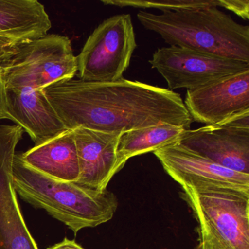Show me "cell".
I'll list each match as a JSON object with an SVG mask.
<instances>
[{
	"mask_svg": "<svg viewBox=\"0 0 249 249\" xmlns=\"http://www.w3.org/2000/svg\"><path fill=\"white\" fill-rule=\"evenodd\" d=\"M43 91L68 129L125 132L160 124L190 129L193 122L180 94L124 78L63 80Z\"/></svg>",
	"mask_w": 249,
	"mask_h": 249,
	"instance_id": "6da1fadb",
	"label": "cell"
},
{
	"mask_svg": "<svg viewBox=\"0 0 249 249\" xmlns=\"http://www.w3.org/2000/svg\"><path fill=\"white\" fill-rule=\"evenodd\" d=\"M12 183L21 199L47 211L75 234L110 221L119 205L113 192L55 180L25 164L20 153L14 155Z\"/></svg>",
	"mask_w": 249,
	"mask_h": 249,
	"instance_id": "7a4b0ae2",
	"label": "cell"
},
{
	"mask_svg": "<svg viewBox=\"0 0 249 249\" xmlns=\"http://www.w3.org/2000/svg\"><path fill=\"white\" fill-rule=\"evenodd\" d=\"M138 21L171 46L249 62V27L215 7L161 14L141 11Z\"/></svg>",
	"mask_w": 249,
	"mask_h": 249,
	"instance_id": "3957f363",
	"label": "cell"
},
{
	"mask_svg": "<svg viewBox=\"0 0 249 249\" xmlns=\"http://www.w3.org/2000/svg\"><path fill=\"white\" fill-rule=\"evenodd\" d=\"M78 61L67 36L47 34L11 45L0 59V75L6 89H36L72 79Z\"/></svg>",
	"mask_w": 249,
	"mask_h": 249,
	"instance_id": "277c9868",
	"label": "cell"
},
{
	"mask_svg": "<svg viewBox=\"0 0 249 249\" xmlns=\"http://www.w3.org/2000/svg\"><path fill=\"white\" fill-rule=\"evenodd\" d=\"M197 221L199 249H249V193L184 188Z\"/></svg>",
	"mask_w": 249,
	"mask_h": 249,
	"instance_id": "5b68a950",
	"label": "cell"
},
{
	"mask_svg": "<svg viewBox=\"0 0 249 249\" xmlns=\"http://www.w3.org/2000/svg\"><path fill=\"white\" fill-rule=\"evenodd\" d=\"M136 48L131 16L107 18L91 33L77 56L79 79L109 82L123 78Z\"/></svg>",
	"mask_w": 249,
	"mask_h": 249,
	"instance_id": "8992f818",
	"label": "cell"
},
{
	"mask_svg": "<svg viewBox=\"0 0 249 249\" xmlns=\"http://www.w3.org/2000/svg\"><path fill=\"white\" fill-rule=\"evenodd\" d=\"M149 63L173 91L195 89L249 69V62L171 46L156 51Z\"/></svg>",
	"mask_w": 249,
	"mask_h": 249,
	"instance_id": "52a82bcc",
	"label": "cell"
},
{
	"mask_svg": "<svg viewBox=\"0 0 249 249\" xmlns=\"http://www.w3.org/2000/svg\"><path fill=\"white\" fill-rule=\"evenodd\" d=\"M178 142L222 167L249 174V110L215 124L186 129Z\"/></svg>",
	"mask_w": 249,
	"mask_h": 249,
	"instance_id": "ba28073f",
	"label": "cell"
},
{
	"mask_svg": "<svg viewBox=\"0 0 249 249\" xmlns=\"http://www.w3.org/2000/svg\"><path fill=\"white\" fill-rule=\"evenodd\" d=\"M166 173L184 188H223L249 193V174L216 164L178 142L154 151Z\"/></svg>",
	"mask_w": 249,
	"mask_h": 249,
	"instance_id": "9c48e42d",
	"label": "cell"
},
{
	"mask_svg": "<svg viewBox=\"0 0 249 249\" xmlns=\"http://www.w3.org/2000/svg\"><path fill=\"white\" fill-rule=\"evenodd\" d=\"M24 130L0 125V249H39L21 213L12 183L16 148Z\"/></svg>",
	"mask_w": 249,
	"mask_h": 249,
	"instance_id": "30bf717a",
	"label": "cell"
},
{
	"mask_svg": "<svg viewBox=\"0 0 249 249\" xmlns=\"http://www.w3.org/2000/svg\"><path fill=\"white\" fill-rule=\"evenodd\" d=\"M184 105L192 122L205 126L249 110V69L187 90Z\"/></svg>",
	"mask_w": 249,
	"mask_h": 249,
	"instance_id": "8fae6325",
	"label": "cell"
},
{
	"mask_svg": "<svg viewBox=\"0 0 249 249\" xmlns=\"http://www.w3.org/2000/svg\"><path fill=\"white\" fill-rule=\"evenodd\" d=\"M78 152L80 176L76 184L105 191L117 173V149L124 132H107L84 127L72 129Z\"/></svg>",
	"mask_w": 249,
	"mask_h": 249,
	"instance_id": "7c38bea8",
	"label": "cell"
},
{
	"mask_svg": "<svg viewBox=\"0 0 249 249\" xmlns=\"http://www.w3.org/2000/svg\"><path fill=\"white\" fill-rule=\"evenodd\" d=\"M6 94L11 120L29 134L35 145L68 129L43 89H6Z\"/></svg>",
	"mask_w": 249,
	"mask_h": 249,
	"instance_id": "4fadbf2b",
	"label": "cell"
},
{
	"mask_svg": "<svg viewBox=\"0 0 249 249\" xmlns=\"http://www.w3.org/2000/svg\"><path fill=\"white\" fill-rule=\"evenodd\" d=\"M20 156L27 165L55 180L75 183L79 178V161L72 129H67L20 153Z\"/></svg>",
	"mask_w": 249,
	"mask_h": 249,
	"instance_id": "5bb4252c",
	"label": "cell"
},
{
	"mask_svg": "<svg viewBox=\"0 0 249 249\" xmlns=\"http://www.w3.org/2000/svg\"><path fill=\"white\" fill-rule=\"evenodd\" d=\"M52 21L37 0H0V39L21 43L48 34Z\"/></svg>",
	"mask_w": 249,
	"mask_h": 249,
	"instance_id": "9a60e30c",
	"label": "cell"
},
{
	"mask_svg": "<svg viewBox=\"0 0 249 249\" xmlns=\"http://www.w3.org/2000/svg\"><path fill=\"white\" fill-rule=\"evenodd\" d=\"M185 130L186 129L181 126L160 124L124 132L118 146L116 172L120 171L132 157L154 152L166 145L178 142Z\"/></svg>",
	"mask_w": 249,
	"mask_h": 249,
	"instance_id": "2e32d148",
	"label": "cell"
},
{
	"mask_svg": "<svg viewBox=\"0 0 249 249\" xmlns=\"http://www.w3.org/2000/svg\"><path fill=\"white\" fill-rule=\"evenodd\" d=\"M102 3L112 6L131 7L164 11H183L218 7V0H102Z\"/></svg>",
	"mask_w": 249,
	"mask_h": 249,
	"instance_id": "e0dca14e",
	"label": "cell"
},
{
	"mask_svg": "<svg viewBox=\"0 0 249 249\" xmlns=\"http://www.w3.org/2000/svg\"><path fill=\"white\" fill-rule=\"evenodd\" d=\"M218 7L225 8L244 20L249 19V0H218Z\"/></svg>",
	"mask_w": 249,
	"mask_h": 249,
	"instance_id": "ac0fdd59",
	"label": "cell"
},
{
	"mask_svg": "<svg viewBox=\"0 0 249 249\" xmlns=\"http://www.w3.org/2000/svg\"><path fill=\"white\" fill-rule=\"evenodd\" d=\"M2 119L11 120V118L8 114V105H7L6 87L0 75V120Z\"/></svg>",
	"mask_w": 249,
	"mask_h": 249,
	"instance_id": "d6986e66",
	"label": "cell"
},
{
	"mask_svg": "<svg viewBox=\"0 0 249 249\" xmlns=\"http://www.w3.org/2000/svg\"><path fill=\"white\" fill-rule=\"evenodd\" d=\"M47 249H84L74 240L65 237L60 243H56L53 246L47 248Z\"/></svg>",
	"mask_w": 249,
	"mask_h": 249,
	"instance_id": "ffe728a7",
	"label": "cell"
},
{
	"mask_svg": "<svg viewBox=\"0 0 249 249\" xmlns=\"http://www.w3.org/2000/svg\"><path fill=\"white\" fill-rule=\"evenodd\" d=\"M14 42L8 41V40H2L0 39V59L3 56L5 52H6L7 49L14 44Z\"/></svg>",
	"mask_w": 249,
	"mask_h": 249,
	"instance_id": "44dd1931",
	"label": "cell"
}]
</instances>
